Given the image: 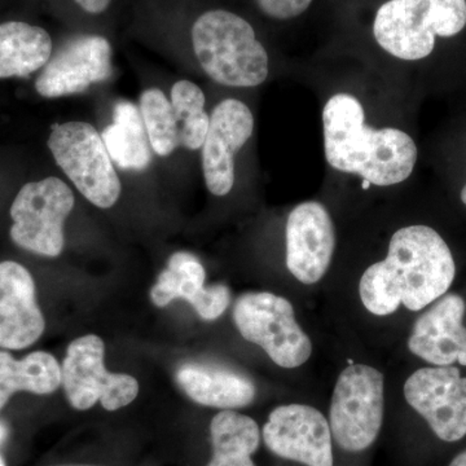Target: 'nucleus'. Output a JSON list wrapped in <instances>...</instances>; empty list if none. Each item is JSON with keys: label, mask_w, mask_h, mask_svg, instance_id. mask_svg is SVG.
Returning a JSON list of instances; mask_svg holds the SVG:
<instances>
[{"label": "nucleus", "mask_w": 466, "mask_h": 466, "mask_svg": "<svg viewBox=\"0 0 466 466\" xmlns=\"http://www.w3.org/2000/svg\"><path fill=\"white\" fill-rule=\"evenodd\" d=\"M455 275V259L440 233L407 226L391 236L386 258L361 275L359 296L376 317L394 314L400 305L420 311L447 293Z\"/></svg>", "instance_id": "1"}, {"label": "nucleus", "mask_w": 466, "mask_h": 466, "mask_svg": "<svg viewBox=\"0 0 466 466\" xmlns=\"http://www.w3.org/2000/svg\"><path fill=\"white\" fill-rule=\"evenodd\" d=\"M324 152L339 173L354 174L377 187L407 180L417 162L412 137L398 128L370 127L354 95H333L323 109Z\"/></svg>", "instance_id": "2"}, {"label": "nucleus", "mask_w": 466, "mask_h": 466, "mask_svg": "<svg viewBox=\"0 0 466 466\" xmlns=\"http://www.w3.org/2000/svg\"><path fill=\"white\" fill-rule=\"evenodd\" d=\"M196 57L217 84L228 87H256L268 76V55L244 18L213 9L192 27Z\"/></svg>", "instance_id": "3"}, {"label": "nucleus", "mask_w": 466, "mask_h": 466, "mask_svg": "<svg viewBox=\"0 0 466 466\" xmlns=\"http://www.w3.org/2000/svg\"><path fill=\"white\" fill-rule=\"evenodd\" d=\"M466 26V0H389L377 11L373 34L383 51L406 61L434 51L435 38Z\"/></svg>", "instance_id": "4"}, {"label": "nucleus", "mask_w": 466, "mask_h": 466, "mask_svg": "<svg viewBox=\"0 0 466 466\" xmlns=\"http://www.w3.org/2000/svg\"><path fill=\"white\" fill-rule=\"evenodd\" d=\"M385 412V380L376 368L351 364L339 373L329 408L333 440L348 452L375 443Z\"/></svg>", "instance_id": "5"}, {"label": "nucleus", "mask_w": 466, "mask_h": 466, "mask_svg": "<svg viewBox=\"0 0 466 466\" xmlns=\"http://www.w3.org/2000/svg\"><path fill=\"white\" fill-rule=\"evenodd\" d=\"M233 321L241 336L265 350L276 366L294 370L311 358V339L284 297L268 291L242 294L236 300Z\"/></svg>", "instance_id": "6"}, {"label": "nucleus", "mask_w": 466, "mask_h": 466, "mask_svg": "<svg viewBox=\"0 0 466 466\" xmlns=\"http://www.w3.org/2000/svg\"><path fill=\"white\" fill-rule=\"evenodd\" d=\"M48 148L58 167L95 207L109 208L118 201L121 182L103 137L87 122L55 125Z\"/></svg>", "instance_id": "7"}, {"label": "nucleus", "mask_w": 466, "mask_h": 466, "mask_svg": "<svg viewBox=\"0 0 466 466\" xmlns=\"http://www.w3.org/2000/svg\"><path fill=\"white\" fill-rule=\"evenodd\" d=\"M75 202L72 189L58 177L25 184L11 207L12 240L39 256H60L66 244L64 223Z\"/></svg>", "instance_id": "8"}, {"label": "nucleus", "mask_w": 466, "mask_h": 466, "mask_svg": "<svg viewBox=\"0 0 466 466\" xmlns=\"http://www.w3.org/2000/svg\"><path fill=\"white\" fill-rule=\"evenodd\" d=\"M103 339L95 334L79 337L67 346L61 366V382L67 400L86 410L97 400L106 410H116L134 401L139 383L124 373H110L104 366Z\"/></svg>", "instance_id": "9"}, {"label": "nucleus", "mask_w": 466, "mask_h": 466, "mask_svg": "<svg viewBox=\"0 0 466 466\" xmlns=\"http://www.w3.org/2000/svg\"><path fill=\"white\" fill-rule=\"evenodd\" d=\"M403 392L407 403L440 440L458 441L465 437L466 377L459 368H421L408 377Z\"/></svg>", "instance_id": "10"}, {"label": "nucleus", "mask_w": 466, "mask_h": 466, "mask_svg": "<svg viewBox=\"0 0 466 466\" xmlns=\"http://www.w3.org/2000/svg\"><path fill=\"white\" fill-rule=\"evenodd\" d=\"M267 449L279 458L306 466H333L329 421L308 404L275 408L263 428Z\"/></svg>", "instance_id": "11"}, {"label": "nucleus", "mask_w": 466, "mask_h": 466, "mask_svg": "<svg viewBox=\"0 0 466 466\" xmlns=\"http://www.w3.org/2000/svg\"><path fill=\"white\" fill-rule=\"evenodd\" d=\"M113 76L112 47L104 36L78 35L69 39L48 60L36 78L35 90L43 97L82 94L91 85Z\"/></svg>", "instance_id": "12"}, {"label": "nucleus", "mask_w": 466, "mask_h": 466, "mask_svg": "<svg viewBox=\"0 0 466 466\" xmlns=\"http://www.w3.org/2000/svg\"><path fill=\"white\" fill-rule=\"evenodd\" d=\"M336 229L329 211L317 201L302 202L287 222V267L305 285L319 283L332 265Z\"/></svg>", "instance_id": "13"}, {"label": "nucleus", "mask_w": 466, "mask_h": 466, "mask_svg": "<svg viewBox=\"0 0 466 466\" xmlns=\"http://www.w3.org/2000/svg\"><path fill=\"white\" fill-rule=\"evenodd\" d=\"M253 131V113L240 100H223L211 112L201 149L205 183L214 196H226L232 191L235 155L250 139Z\"/></svg>", "instance_id": "14"}, {"label": "nucleus", "mask_w": 466, "mask_h": 466, "mask_svg": "<svg viewBox=\"0 0 466 466\" xmlns=\"http://www.w3.org/2000/svg\"><path fill=\"white\" fill-rule=\"evenodd\" d=\"M465 309L459 294L441 297L413 325L408 339L410 351L435 367L455 363L466 367Z\"/></svg>", "instance_id": "15"}, {"label": "nucleus", "mask_w": 466, "mask_h": 466, "mask_svg": "<svg viewBox=\"0 0 466 466\" xmlns=\"http://www.w3.org/2000/svg\"><path fill=\"white\" fill-rule=\"evenodd\" d=\"M45 328L33 276L14 260L0 262V348H29L41 339Z\"/></svg>", "instance_id": "16"}, {"label": "nucleus", "mask_w": 466, "mask_h": 466, "mask_svg": "<svg viewBox=\"0 0 466 466\" xmlns=\"http://www.w3.org/2000/svg\"><path fill=\"white\" fill-rule=\"evenodd\" d=\"M207 274L198 257L177 251L168 259L167 268L159 274L150 297L158 308L177 299L191 303L204 320H217L231 302L228 288L223 284L205 287Z\"/></svg>", "instance_id": "17"}, {"label": "nucleus", "mask_w": 466, "mask_h": 466, "mask_svg": "<svg viewBox=\"0 0 466 466\" xmlns=\"http://www.w3.org/2000/svg\"><path fill=\"white\" fill-rule=\"evenodd\" d=\"M177 381L196 403L220 410L249 406L257 394L249 377L213 364H184L177 370Z\"/></svg>", "instance_id": "18"}, {"label": "nucleus", "mask_w": 466, "mask_h": 466, "mask_svg": "<svg viewBox=\"0 0 466 466\" xmlns=\"http://www.w3.org/2000/svg\"><path fill=\"white\" fill-rule=\"evenodd\" d=\"M110 158L124 170L143 171L152 161V147L139 106L127 100L115 106L113 122L101 134Z\"/></svg>", "instance_id": "19"}, {"label": "nucleus", "mask_w": 466, "mask_h": 466, "mask_svg": "<svg viewBox=\"0 0 466 466\" xmlns=\"http://www.w3.org/2000/svg\"><path fill=\"white\" fill-rule=\"evenodd\" d=\"M50 34L18 21L0 24V79L27 76L51 58Z\"/></svg>", "instance_id": "20"}, {"label": "nucleus", "mask_w": 466, "mask_h": 466, "mask_svg": "<svg viewBox=\"0 0 466 466\" xmlns=\"http://www.w3.org/2000/svg\"><path fill=\"white\" fill-rule=\"evenodd\" d=\"M61 385V367L46 351H34L21 360L0 350V410L17 391L47 395Z\"/></svg>", "instance_id": "21"}, {"label": "nucleus", "mask_w": 466, "mask_h": 466, "mask_svg": "<svg viewBox=\"0 0 466 466\" xmlns=\"http://www.w3.org/2000/svg\"><path fill=\"white\" fill-rule=\"evenodd\" d=\"M213 458L208 466H256L251 455L258 450V425L249 416L225 410L211 420Z\"/></svg>", "instance_id": "22"}, {"label": "nucleus", "mask_w": 466, "mask_h": 466, "mask_svg": "<svg viewBox=\"0 0 466 466\" xmlns=\"http://www.w3.org/2000/svg\"><path fill=\"white\" fill-rule=\"evenodd\" d=\"M170 101L177 122L180 146L189 150L202 148L210 124V116L205 110L204 91L191 81H179L171 88Z\"/></svg>", "instance_id": "23"}, {"label": "nucleus", "mask_w": 466, "mask_h": 466, "mask_svg": "<svg viewBox=\"0 0 466 466\" xmlns=\"http://www.w3.org/2000/svg\"><path fill=\"white\" fill-rule=\"evenodd\" d=\"M140 113L156 155L167 157L180 146L179 130L171 101L158 88H149L140 96Z\"/></svg>", "instance_id": "24"}, {"label": "nucleus", "mask_w": 466, "mask_h": 466, "mask_svg": "<svg viewBox=\"0 0 466 466\" xmlns=\"http://www.w3.org/2000/svg\"><path fill=\"white\" fill-rule=\"evenodd\" d=\"M314 0H257L266 16L275 20H290L302 15Z\"/></svg>", "instance_id": "25"}, {"label": "nucleus", "mask_w": 466, "mask_h": 466, "mask_svg": "<svg viewBox=\"0 0 466 466\" xmlns=\"http://www.w3.org/2000/svg\"><path fill=\"white\" fill-rule=\"evenodd\" d=\"M76 5L88 14H101L108 8L110 0H76Z\"/></svg>", "instance_id": "26"}, {"label": "nucleus", "mask_w": 466, "mask_h": 466, "mask_svg": "<svg viewBox=\"0 0 466 466\" xmlns=\"http://www.w3.org/2000/svg\"><path fill=\"white\" fill-rule=\"evenodd\" d=\"M450 466H466V451L459 453V455L451 461Z\"/></svg>", "instance_id": "27"}, {"label": "nucleus", "mask_w": 466, "mask_h": 466, "mask_svg": "<svg viewBox=\"0 0 466 466\" xmlns=\"http://www.w3.org/2000/svg\"><path fill=\"white\" fill-rule=\"evenodd\" d=\"M8 437V429L7 426L0 422V444L3 443Z\"/></svg>", "instance_id": "28"}, {"label": "nucleus", "mask_w": 466, "mask_h": 466, "mask_svg": "<svg viewBox=\"0 0 466 466\" xmlns=\"http://www.w3.org/2000/svg\"><path fill=\"white\" fill-rule=\"evenodd\" d=\"M461 201L464 202V205L466 207V184L464 186V188H462V191H461Z\"/></svg>", "instance_id": "29"}, {"label": "nucleus", "mask_w": 466, "mask_h": 466, "mask_svg": "<svg viewBox=\"0 0 466 466\" xmlns=\"http://www.w3.org/2000/svg\"><path fill=\"white\" fill-rule=\"evenodd\" d=\"M0 466H5V461L3 460L2 456H0Z\"/></svg>", "instance_id": "30"}, {"label": "nucleus", "mask_w": 466, "mask_h": 466, "mask_svg": "<svg viewBox=\"0 0 466 466\" xmlns=\"http://www.w3.org/2000/svg\"><path fill=\"white\" fill-rule=\"evenodd\" d=\"M64 466H72V465H64ZM73 466H86V465H73Z\"/></svg>", "instance_id": "31"}]
</instances>
